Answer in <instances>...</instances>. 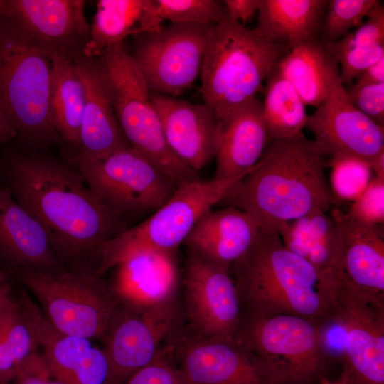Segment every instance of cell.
Instances as JSON below:
<instances>
[{
	"instance_id": "ee69618b",
	"label": "cell",
	"mask_w": 384,
	"mask_h": 384,
	"mask_svg": "<svg viewBox=\"0 0 384 384\" xmlns=\"http://www.w3.org/2000/svg\"><path fill=\"white\" fill-rule=\"evenodd\" d=\"M10 279H11L10 276L0 267V319L14 306L16 302L10 298L9 294Z\"/></svg>"
},
{
	"instance_id": "2e32d148",
	"label": "cell",
	"mask_w": 384,
	"mask_h": 384,
	"mask_svg": "<svg viewBox=\"0 0 384 384\" xmlns=\"http://www.w3.org/2000/svg\"><path fill=\"white\" fill-rule=\"evenodd\" d=\"M84 0H0V17L15 20L53 58L85 55L90 24Z\"/></svg>"
},
{
	"instance_id": "b9f144b4",
	"label": "cell",
	"mask_w": 384,
	"mask_h": 384,
	"mask_svg": "<svg viewBox=\"0 0 384 384\" xmlns=\"http://www.w3.org/2000/svg\"><path fill=\"white\" fill-rule=\"evenodd\" d=\"M223 3L227 16L246 26L257 14L260 0H225Z\"/></svg>"
},
{
	"instance_id": "277c9868",
	"label": "cell",
	"mask_w": 384,
	"mask_h": 384,
	"mask_svg": "<svg viewBox=\"0 0 384 384\" xmlns=\"http://www.w3.org/2000/svg\"><path fill=\"white\" fill-rule=\"evenodd\" d=\"M289 50L225 14L210 31L200 75L203 102L217 122L255 100Z\"/></svg>"
},
{
	"instance_id": "f6af8a7d",
	"label": "cell",
	"mask_w": 384,
	"mask_h": 384,
	"mask_svg": "<svg viewBox=\"0 0 384 384\" xmlns=\"http://www.w3.org/2000/svg\"><path fill=\"white\" fill-rule=\"evenodd\" d=\"M354 81L384 83V56L367 68Z\"/></svg>"
},
{
	"instance_id": "4dcf8cb0",
	"label": "cell",
	"mask_w": 384,
	"mask_h": 384,
	"mask_svg": "<svg viewBox=\"0 0 384 384\" xmlns=\"http://www.w3.org/2000/svg\"><path fill=\"white\" fill-rule=\"evenodd\" d=\"M328 58L317 38L289 50L277 63L305 105L316 108L325 97Z\"/></svg>"
},
{
	"instance_id": "74e56055",
	"label": "cell",
	"mask_w": 384,
	"mask_h": 384,
	"mask_svg": "<svg viewBox=\"0 0 384 384\" xmlns=\"http://www.w3.org/2000/svg\"><path fill=\"white\" fill-rule=\"evenodd\" d=\"M366 18L359 26L342 38L324 45L346 48L384 43V7L380 1L370 9Z\"/></svg>"
},
{
	"instance_id": "60d3db41",
	"label": "cell",
	"mask_w": 384,
	"mask_h": 384,
	"mask_svg": "<svg viewBox=\"0 0 384 384\" xmlns=\"http://www.w3.org/2000/svg\"><path fill=\"white\" fill-rule=\"evenodd\" d=\"M11 384H64L51 372L43 356L33 353L21 363Z\"/></svg>"
},
{
	"instance_id": "c3c4849f",
	"label": "cell",
	"mask_w": 384,
	"mask_h": 384,
	"mask_svg": "<svg viewBox=\"0 0 384 384\" xmlns=\"http://www.w3.org/2000/svg\"><path fill=\"white\" fill-rule=\"evenodd\" d=\"M324 384H347V383H346L345 382H343V383H331L326 382V383H324Z\"/></svg>"
},
{
	"instance_id": "f546056e",
	"label": "cell",
	"mask_w": 384,
	"mask_h": 384,
	"mask_svg": "<svg viewBox=\"0 0 384 384\" xmlns=\"http://www.w3.org/2000/svg\"><path fill=\"white\" fill-rule=\"evenodd\" d=\"M262 91V112L268 142L301 133L308 118L305 105L277 64L268 74Z\"/></svg>"
},
{
	"instance_id": "4316f807",
	"label": "cell",
	"mask_w": 384,
	"mask_h": 384,
	"mask_svg": "<svg viewBox=\"0 0 384 384\" xmlns=\"http://www.w3.org/2000/svg\"><path fill=\"white\" fill-rule=\"evenodd\" d=\"M327 0H260L256 31L289 50L319 38Z\"/></svg>"
},
{
	"instance_id": "d6986e66",
	"label": "cell",
	"mask_w": 384,
	"mask_h": 384,
	"mask_svg": "<svg viewBox=\"0 0 384 384\" xmlns=\"http://www.w3.org/2000/svg\"><path fill=\"white\" fill-rule=\"evenodd\" d=\"M172 348L189 384H272L237 342L196 334Z\"/></svg>"
},
{
	"instance_id": "484cf974",
	"label": "cell",
	"mask_w": 384,
	"mask_h": 384,
	"mask_svg": "<svg viewBox=\"0 0 384 384\" xmlns=\"http://www.w3.org/2000/svg\"><path fill=\"white\" fill-rule=\"evenodd\" d=\"M154 0H100L92 23L85 56L95 58L129 36L162 28Z\"/></svg>"
},
{
	"instance_id": "8fae6325",
	"label": "cell",
	"mask_w": 384,
	"mask_h": 384,
	"mask_svg": "<svg viewBox=\"0 0 384 384\" xmlns=\"http://www.w3.org/2000/svg\"><path fill=\"white\" fill-rule=\"evenodd\" d=\"M213 26L172 23L135 37L127 52L151 92L178 97L192 87Z\"/></svg>"
},
{
	"instance_id": "7a4b0ae2",
	"label": "cell",
	"mask_w": 384,
	"mask_h": 384,
	"mask_svg": "<svg viewBox=\"0 0 384 384\" xmlns=\"http://www.w3.org/2000/svg\"><path fill=\"white\" fill-rule=\"evenodd\" d=\"M328 166L314 140L302 132L272 140L224 200L251 216L260 229L277 232L284 223L329 210L335 198L326 176Z\"/></svg>"
},
{
	"instance_id": "e0dca14e",
	"label": "cell",
	"mask_w": 384,
	"mask_h": 384,
	"mask_svg": "<svg viewBox=\"0 0 384 384\" xmlns=\"http://www.w3.org/2000/svg\"><path fill=\"white\" fill-rule=\"evenodd\" d=\"M338 232L337 278L361 294L384 301L383 225L368 224L334 210Z\"/></svg>"
},
{
	"instance_id": "7dc6e473",
	"label": "cell",
	"mask_w": 384,
	"mask_h": 384,
	"mask_svg": "<svg viewBox=\"0 0 384 384\" xmlns=\"http://www.w3.org/2000/svg\"><path fill=\"white\" fill-rule=\"evenodd\" d=\"M372 171L376 174V177L384 179V151L376 156L370 165Z\"/></svg>"
},
{
	"instance_id": "44dd1931",
	"label": "cell",
	"mask_w": 384,
	"mask_h": 384,
	"mask_svg": "<svg viewBox=\"0 0 384 384\" xmlns=\"http://www.w3.org/2000/svg\"><path fill=\"white\" fill-rule=\"evenodd\" d=\"M0 267L5 271L65 270L55 257L43 226L3 184H0Z\"/></svg>"
},
{
	"instance_id": "6da1fadb",
	"label": "cell",
	"mask_w": 384,
	"mask_h": 384,
	"mask_svg": "<svg viewBox=\"0 0 384 384\" xmlns=\"http://www.w3.org/2000/svg\"><path fill=\"white\" fill-rule=\"evenodd\" d=\"M0 179L43 226L66 270L95 273L105 243L128 228L68 161L9 151L0 160Z\"/></svg>"
},
{
	"instance_id": "30bf717a",
	"label": "cell",
	"mask_w": 384,
	"mask_h": 384,
	"mask_svg": "<svg viewBox=\"0 0 384 384\" xmlns=\"http://www.w3.org/2000/svg\"><path fill=\"white\" fill-rule=\"evenodd\" d=\"M92 192L126 220L151 215L176 187L155 165L127 146L93 159H70Z\"/></svg>"
},
{
	"instance_id": "d4e9b609",
	"label": "cell",
	"mask_w": 384,
	"mask_h": 384,
	"mask_svg": "<svg viewBox=\"0 0 384 384\" xmlns=\"http://www.w3.org/2000/svg\"><path fill=\"white\" fill-rule=\"evenodd\" d=\"M33 332L48 366L64 384H108L109 364L103 349L90 340L63 334L43 317Z\"/></svg>"
},
{
	"instance_id": "ab89813d",
	"label": "cell",
	"mask_w": 384,
	"mask_h": 384,
	"mask_svg": "<svg viewBox=\"0 0 384 384\" xmlns=\"http://www.w3.org/2000/svg\"><path fill=\"white\" fill-rule=\"evenodd\" d=\"M344 87L352 104L376 124L383 127L384 83L353 81Z\"/></svg>"
},
{
	"instance_id": "bcb514c9",
	"label": "cell",
	"mask_w": 384,
	"mask_h": 384,
	"mask_svg": "<svg viewBox=\"0 0 384 384\" xmlns=\"http://www.w3.org/2000/svg\"><path fill=\"white\" fill-rule=\"evenodd\" d=\"M16 137L17 130L13 120L0 109V147Z\"/></svg>"
},
{
	"instance_id": "ba28073f",
	"label": "cell",
	"mask_w": 384,
	"mask_h": 384,
	"mask_svg": "<svg viewBox=\"0 0 384 384\" xmlns=\"http://www.w3.org/2000/svg\"><path fill=\"white\" fill-rule=\"evenodd\" d=\"M6 272L31 291L50 324L67 335L103 337L119 306L110 284L93 272L32 268Z\"/></svg>"
},
{
	"instance_id": "e575fe53",
	"label": "cell",
	"mask_w": 384,
	"mask_h": 384,
	"mask_svg": "<svg viewBox=\"0 0 384 384\" xmlns=\"http://www.w3.org/2000/svg\"><path fill=\"white\" fill-rule=\"evenodd\" d=\"M0 330L18 369L21 363L37 351L38 345L18 302L0 320Z\"/></svg>"
},
{
	"instance_id": "9a60e30c",
	"label": "cell",
	"mask_w": 384,
	"mask_h": 384,
	"mask_svg": "<svg viewBox=\"0 0 384 384\" xmlns=\"http://www.w3.org/2000/svg\"><path fill=\"white\" fill-rule=\"evenodd\" d=\"M229 272L188 252L183 284L188 316L196 334L236 341L242 307Z\"/></svg>"
},
{
	"instance_id": "7402d4cb",
	"label": "cell",
	"mask_w": 384,
	"mask_h": 384,
	"mask_svg": "<svg viewBox=\"0 0 384 384\" xmlns=\"http://www.w3.org/2000/svg\"><path fill=\"white\" fill-rule=\"evenodd\" d=\"M73 63L85 86V104L79 145L68 160L97 159L129 146L95 58L83 56Z\"/></svg>"
},
{
	"instance_id": "7bdbcfd3",
	"label": "cell",
	"mask_w": 384,
	"mask_h": 384,
	"mask_svg": "<svg viewBox=\"0 0 384 384\" xmlns=\"http://www.w3.org/2000/svg\"><path fill=\"white\" fill-rule=\"evenodd\" d=\"M18 372V364L0 330V384H11Z\"/></svg>"
},
{
	"instance_id": "5b68a950",
	"label": "cell",
	"mask_w": 384,
	"mask_h": 384,
	"mask_svg": "<svg viewBox=\"0 0 384 384\" xmlns=\"http://www.w3.org/2000/svg\"><path fill=\"white\" fill-rule=\"evenodd\" d=\"M51 74L50 53L15 20L0 17V109L29 148L62 142L50 112Z\"/></svg>"
},
{
	"instance_id": "cb8c5ba5",
	"label": "cell",
	"mask_w": 384,
	"mask_h": 384,
	"mask_svg": "<svg viewBox=\"0 0 384 384\" xmlns=\"http://www.w3.org/2000/svg\"><path fill=\"white\" fill-rule=\"evenodd\" d=\"M217 122L214 178L228 179L248 174L268 143L262 102L255 98Z\"/></svg>"
},
{
	"instance_id": "1f68e13d",
	"label": "cell",
	"mask_w": 384,
	"mask_h": 384,
	"mask_svg": "<svg viewBox=\"0 0 384 384\" xmlns=\"http://www.w3.org/2000/svg\"><path fill=\"white\" fill-rule=\"evenodd\" d=\"M378 0H330L319 30L323 43L338 41L359 26Z\"/></svg>"
},
{
	"instance_id": "9c48e42d",
	"label": "cell",
	"mask_w": 384,
	"mask_h": 384,
	"mask_svg": "<svg viewBox=\"0 0 384 384\" xmlns=\"http://www.w3.org/2000/svg\"><path fill=\"white\" fill-rule=\"evenodd\" d=\"M246 175V174H245ZM245 175L228 179L186 182L139 224L128 228L103 245L95 274L102 276L128 257L143 251H177L197 222Z\"/></svg>"
},
{
	"instance_id": "ffe728a7",
	"label": "cell",
	"mask_w": 384,
	"mask_h": 384,
	"mask_svg": "<svg viewBox=\"0 0 384 384\" xmlns=\"http://www.w3.org/2000/svg\"><path fill=\"white\" fill-rule=\"evenodd\" d=\"M176 252H139L114 266L110 286L119 304L148 309L176 302L180 282Z\"/></svg>"
},
{
	"instance_id": "836d02e7",
	"label": "cell",
	"mask_w": 384,
	"mask_h": 384,
	"mask_svg": "<svg viewBox=\"0 0 384 384\" xmlns=\"http://www.w3.org/2000/svg\"><path fill=\"white\" fill-rule=\"evenodd\" d=\"M330 187L334 198L342 200L357 198L371 181L370 166L353 158L331 159Z\"/></svg>"
},
{
	"instance_id": "f1b7e54d",
	"label": "cell",
	"mask_w": 384,
	"mask_h": 384,
	"mask_svg": "<svg viewBox=\"0 0 384 384\" xmlns=\"http://www.w3.org/2000/svg\"><path fill=\"white\" fill-rule=\"evenodd\" d=\"M85 89L73 62L52 58L50 112L55 129L74 153L78 147Z\"/></svg>"
},
{
	"instance_id": "3957f363",
	"label": "cell",
	"mask_w": 384,
	"mask_h": 384,
	"mask_svg": "<svg viewBox=\"0 0 384 384\" xmlns=\"http://www.w3.org/2000/svg\"><path fill=\"white\" fill-rule=\"evenodd\" d=\"M230 269L247 314H292L321 324L331 319V278L287 250L277 231L260 229Z\"/></svg>"
},
{
	"instance_id": "d590c367",
	"label": "cell",
	"mask_w": 384,
	"mask_h": 384,
	"mask_svg": "<svg viewBox=\"0 0 384 384\" xmlns=\"http://www.w3.org/2000/svg\"><path fill=\"white\" fill-rule=\"evenodd\" d=\"M324 47L340 65V79L344 86L351 84L367 68L384 56V43L346 48H334L324 45Z\"/></svg>"
},
{
	"instance_id": "5bb4252c",
	"label": "cell",
	"mask_w": 384,
	"mask_h": 384,
	"mask_svg": "<svg viewBox=\"0 0 384 384\" xmlns=\"http://www.w3.org/2000/svg\"><path fill=\"white\" fill-rule=\"evenodd\" d=\"M176 308V302L148 309L119 304L102 337L108 384H123L162 352L175 327Z\"/></svg>"
},
{
	"instance_id": "52a82bcc",
	"label": "cell",
	"mask_w": 384,
	"mask_h": 384,
	"mask_svg": "<svg viewBox=\"0 0 384 384\" xmlns=\"http://www.w3.org/2000/svg\"><path fill=\"white\" fill-rule=\"evenodd\" d=\"M236 341L272 384H311L326 368L321 324L302 316L247 314Z\"/></svg>"
},
{
	"instance_id": "f35d334b",
	"label": "cell",
	"mask_w": 384,
	"mask_h": 384,
	"mask_svg": "<svg viewBox=\"0 0 384 384\" xmlns=\"http://www.w3.org/2000/svg\"><path fill=\"white\" fill-rule=\"evenodd\" d=\"M346 215L357 221L383 225L384 221V179L375 177L356 198Z\"/></svg>"
},
{
	"instance_id": "d6a6232c",
	"label": "cell",
	"mask_w": 384,
	"mask_h": 384,
	"mask_svg": "<svg viewBox=\"0 0 384 384\" xmlns=\"http://www.w3.org/2000/svg\"><path fill=\"white\" fill-rule=\"evenodd\" d=\"M161 18L170 23L215 25L225 15L223 1L154 0Z\"/></svg>"
},
{
	"instance_id": "603a6c76",
	"label": "cell",
	"mask_w": 384,
	"mask_h": 384,
	"mask_svg": "<svg viewBox=\"0 0 384 384\" xmlns=\"http://www.w3.org/2000/svg\"><path fill=\"white\" fill-rule=\"evenodd\" d=\"M260 230V225L251 216L230 206L206 213L183 244L188 252L230 271L253 244Z\"/></svg>"
},
{
	"instance_id": "ac0fdd59",
	"label": "cell",
	"mask_w": 384,
	"mask_h": 384,
	"mask_svg": "<svg viewBox=\"0 0 384 384\" xmlns=\"http://www.w3.org/2000/svg\"><path fill=\"white\" fill-rule=\"evenodd\" d=\"M166 141L172 152L198 171L214 158L218 139L217 120L203 103L151 92Z\"/></svg>"
},
{
	"instance_id": "7c38bea8",
	"label": "cell",
	"mask_w": 384,
	"mask_h": 384,
	"mask_svg": "<svg viewBox=\"0 0 384 384\" xmlns=\"http://www.w3.org/2000/svg\"><path fill=\"white\" fill-rule=\"evenodd\" d=\"M306 128L325 157L353 158L370 166L384 151V129L361 112L349 100L339 75L337 62L329 55L326 93L308 115Z\"/></svg>"
},
{
	"instance_id": "83f0119b",
	"label": "cell",
	"mask_w": 384,
	"mask_h": 384,
	"mask_svg": "<svg viewBox=\"0 0 384 384\" xmlns=\"http://www.w3.org/2000/svg\"><path fill=\"white\" fill-rule=\"evenodd\" d=\"M284 246L309 262L320 274L336 273L338 236L331 216L311 212L282 224L277 230Z\"/></svg>"
},
{
	"instance_id": "8992f818",
	"label": "cell",
	"mask_w": 384,
	"mask_h": 384,
	"mask_svg": "<svg viewBox=\"0 0 384 384\" xmlns=\"http://www.w3.org/2000/svg\"><path fill=\"white\" fill-rule=\"evenodd\" d=\"M103 77L118 123L129 145L178 188L200 179L169 148L145 80L124 43L94 58Z\"/></svg>"
},
{
	"instance_id": "4fadbf2b",
	"label": "cell",
	"mask_w": 384,
	"mask_h": 384,
	"mask_svg": "<svg viewBox=\"0 0 384 384\" xmlns=\"http://www.w3.org/2000/svg\"><path fill=\"white\" fill-rule=\"evenodd\" d=\"M332 316L343 331L345 383L384 384V301L368 297L337 277Z\"/></svg>"
},
{
	"instance_id": "8d00e7d4",
	"label": "cell",
	"mask_w": 384,
	"mask_h": 384,
	"mask_svg": "<svg viewBox=\"0 0 384 384\" xmlns=\"http://www.w3.org/2000/svg\"><path fill=\"white\" fill-rule=\"evenodd\" d=\"M123 384H189L166 346L150 363L130 375Z\"/></svg>"
}]
</instances>
